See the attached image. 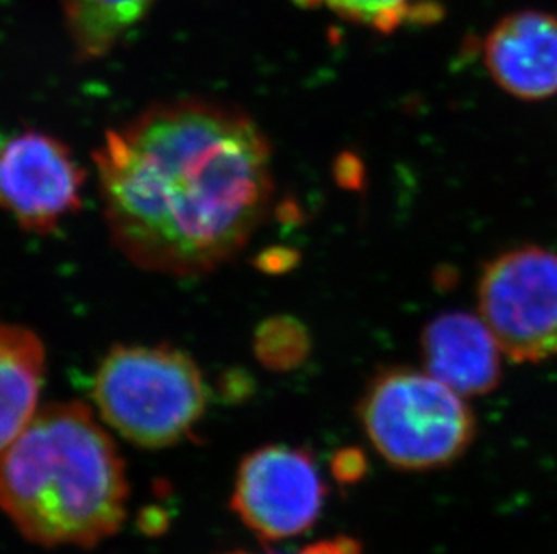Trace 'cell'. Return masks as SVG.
<instances>
[{"label":"cell","mask_w":557,"mask_h":554,"mask_svg":"<svg viewBox=\"0 0 557 554\" xmlns=\"http://www.w3.org/2000/svg\"><path fill=\"white\" fill-rule=\"evenodd\" d=\"M484 62L498 87L523 101L557 95V16L518 11L491 29Z\"/></svg>","instance_id":"ba28073f"},{"label":"cell","mask_w":557,"mask_h":554,"mask_svg":"<svg viewBox=\"0 0 557 554\" xmlns=\"http://www.w3.org/2000/svg\"><path fill=\"white\" fill-rule=\"evenodd\" d=\"M107 225L145 270L205 276L232 262L268 216L271 147L235 106H150L95 152Z\"/></svg>","instance_id":"6da1fadb"},{"label":"cell","mask_w":557,"mask_h":554,"mask_svg":"<svg viewBox=\"0 0 557 554\" xmlns=\"http://www.w3.org/2000/svg\"><path fill=\"white\" fill-rule=\"evenodd\" d=\"M424 372L460 396H484L502 380V350L482 317L447 312L421 335Z\"/></svg>","instance_id":"9c48e42d"},{"label":"cell","mask_w":557,"mask_h":554,"mask_svg":"<svg viewBox=\"0 0 557 554\" xmlns=\"http://www.w3.org/2000/svg\"><path fill=\"white\" fill-rule=\"evenodd\" d=\"M126 499L122 454L84 403H49L0 452V509L33 544L90 550L120 531Z\"/></svg>","instance_id":"7a4b0ae2"},{"label":"cell","mask_w":557,"mask_h":554,"mask_svg":"<svg viewBox=\"0 0 557 554\" xmlns=\"http://www.w3.org/2000/svg\"><path fill=\"white\" fill-rule=\"evenodd\" d=\"M139 526H141L143 531L150 534L163 533L166 526H169V517L161 509H147L139 517Z\"/></svg>","instance_id":"2e32d148"},{"label":"cell","mask_w":557,"mask_h":554,"mask_svg":"<svg viewBox=\"0 0 557 554\" xmlns=\"http://www.w3.org/2000/svg\"><path fill=\"white\" fill-rule=\"evenodd\" d=\"M479 314L499 350L516 364L557 356V252L520 247L487 263Z\"/></svg>","instance_id":"5b68a950"},{"label":"cell","mask_w":557,"mask_h":554,"mask_svg":"<svg viewBox=\"0 0 557 554\" xmlns=\"http://www.w3.org/2000/svg\"><path fill=\"white\" fill-rule=\"evenodd\" d=\"M309 353V337L298 320L273 319L257 335V356L263 366L287 372L300 366Z\"/></svg>","instance_id":"4fadbf2b"},{"label":"cell","mask_w":557,"mask_h":554,"mask_svg":"<svg viewBox=\"0 0 557 554\" xmlns=\"http://www.w3.org/2000/svg\"><path fill=\"white\" fill-rule=\"evenodd\" d=\"M301 4H325L347 21L392 33L406 22H432L441 11L428 0H298Z\"/></svg>","instance_id":"7c38bea8"},{"label":"cell","mask_w":557,"mask_h":554,"mask_svg":"<svg viewBox=\"0 0 557 554\" xmlns=\"http://www.w3.org/2000/svg\"><path fill=\"white\" fill-rule=\"evenodd\" d=\"M101 418L143 449H166L191 435L208 407L199 367L169 345H116L92 388Z\"/></svg>","instance_id":"3957f363"},{"label":"cell","mask_w":557,"mask_h":554,"mask_svg":"<svg viewBox=\"0 0 557 554\" xmlns=\"http://www.w3.org/2000/svg\"><path fill=\"white\" fill-rule=\"evenodd\" d=\"M226 554H252L246 551H233ZM276 554V553H268ZM296 554H364L363 545L359 544L358 540L352 537H336V539L321 540L314 544L306 545L304 550L298 551Z\"/></svg>","instance_id":"9a60e30c"},{"label":"cell","mask_w":557,"mask_h":554,"mask_svg":"<svg viewBox=\"0 0 557 554\" xmlns=\"http://www.w3.org/2000/svg\"><path fill=\"white\" fill-rule=\"evenodd\" d=\"M152 4L153 0H63V18L78 58L106 56Z\"/></svg>","instance_id":"8fae6325"},{"label":"cell","mask_w":557,"mask_h":554,"mask_svg":"<svg viewBox=\"0 0 557 554\" xmlns=\"http://www.w3.org/2000/svg\"><path fill=\"white\" fill-rule=\"evenodd\" d=\"M44 375L42 340L22 326L0 325V452L37 414Z\"/></svg>","instance_id":"30bf717a"},{"label":"cell","mask_w":557,"mask_h":554,"mask_svg":"<svg viewBox=\"0 0 557 554\" xmlns=\"http://www.w3.org/2000/svg\"><path fill=\"white\" fill-rule=\"evenodd\" d=\"M358 414L373 449L397 470L446 468L468 452L476 435L466 398L411 367L379 372L359 400Z\"/></svg>","instance_id":"277c9868"},{"label":"cell","mask_w":557,"mask_h":554,"mask_svg":"<svg viewBox=\"0 0 557 554\" xmlns=\"http://www.w3.org/2000/svg\"><path fill=\"white\" fill-rule=\"evenodd\" d=\"M85 173L67 144L26 130L0 148V210L22 229L53 232L82 207Z\"/></svg>","instance_id":"52a82bcc"},{"label":"cell","mask_w":557,"mask_h":554,"mask_svg":"<svg viewBox=\"0 0 557 554\" xmlns=\"http://www.w3.org/2000/svg\"><path fill=\"white\" fill-rule=\"evenodd\" d=\"M332 474L342 484L358 482L367 471V457L358 449H343L332 457Z\"/></svg>","instance_id":"5bb4252c"},{"label":"cell","mask_w":557,"mask_h":554,"mask_svg":"<svg viewBox=\"0 0 557 554\" xmlns=\"http://www.w3.org/2000/svg\"><path fill=\"white\" fill-rule=\"evenodd\" d=\"M326 484L309 450L268 444L238 466L232 509L269 542L309 531L325 506Z\"/></svg>","instance_id":"8992f818"}]
</instances>
